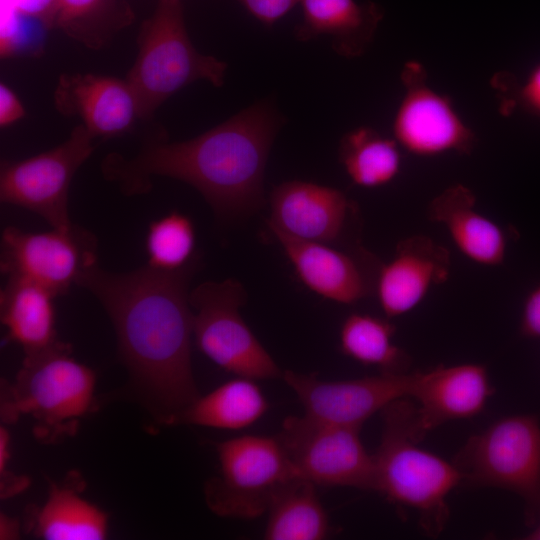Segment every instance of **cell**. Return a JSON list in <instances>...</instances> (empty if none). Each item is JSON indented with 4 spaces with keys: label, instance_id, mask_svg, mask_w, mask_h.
Wrapping results in <instances>:
<instances>
[{
    "label": "cell",
    "instance_id": "17",
    "mask_svg": "<svg viewBox=\"0 0 540 540\" xmlns=\"http://www.w3.org/2000/svg\"><path fill=\"white\" fill-rule=\"evenodd\" d=\"M450 271L449 250L432 238L414 235L401 240L376 274L374 292L386 318L412 311L435 286L448 280Z\"/></svg>",
    "mask_w": 540,
    "mask_h": 540
},
{
    "label": "cell",
    "instance_id": "20",
    "mask_svg": "<svg viewBox=\"0 0 540 540\" xmlns=\"http://www.w3.org/2000/svg\"><path fill=\"white\" fill-rule=\"evenodd\" d=\"M85 480L69 472L51 482L42 506L26 513L25 529L45 540H103L108 535V514L82 496Z\"/></svg>",
    "mask_w": 540,
    "mask_h": 540
},
{
    "label": "cell",
    "instance_id": "32",
    "mask_svg": "<svg viewBox=\"0 0 540 540\" xmlns=\"http://www.w3.org/2000/svg\"><path fill=\"white\" fill-rule=\"evenodd\" d=\"M25 107L6 83H0V127L6 128L24 118Z\"/></svg>",
    "mask_w": 540,
    "mask_h": 540
},
{
    "label": "cell",
    "instance_id": "9",
    "mask_svg": "<svg viewBox=\"0 0 540 540\" xmlns=\"http://www.w3.org/2000/svg\"><path fill=\"white\" fill-rule=\"evenodd\" d=\"M359 432L305 414L286 418L277 437L298 476L314 485L375 490L374 456Z\"/></svg>",
    "mask_w": 540,
    "mask_h": 540
},
{
    "label": "cell",
    "instance_id": "35",
    "mask_svg": "<svg viewBox=\"0 0 540 540\" xmlns=\"http://www.w3.org/2000/svg\"><path fill=\"white\" fill-rule=\"evenodd\" d=\"M20 524L7 515L1 514L0 517V538L16 539L19 536Z\"/></svg>",
    "mask_w": 540,
    "mask_h": 540
},
{
    "label": "cell",
    "instance_id": "16",
    "mask_svg": "<svg viewBox=\"0 0 540 540\" xmlns=\"http://www.w3.org/2000/svg\"><path fill=\"white\" fill-rule=\"evenodd\" d=\"M269 203L270 229L298 240L325 244L341 239L354 211L343 191L302 180L276 186Z\"/></svg>",
    "mask_w": 540,
    "mask_h": 540
},
{
    "label": "cell",
    "instance_id": "1",
    "mask_svg": "<svg viewBox=\"0 0 540 540\" xmlns=\"http://www.w3.org/2000/svg\"><path fill=\"white\" fill-rule=\"evenodd\" d=\"M195 257L176 271L149 266L125 273L98 263L77 284L97 298L115 329L119 356L135 397L157 424L175 425L198 392L191 363L189 284Z\"/></svg>",
    "mask_w": 540,
    "mask_h": 540
},
{
    "label": "cell",
    "instance_id": "14",
    "mask_svg": "<svg viewBox=\"0 0 540 540\" xmlns=\"http://www.w3.org/2000/svg\"><path fill=\"white\" fill-rule=\"evenodd\" d=\"M493 391L481 364L440 365L416 372L411 396L418 402L412 412L413 437L420 441L447 421L474 417L484 409Z\"/></svg>",
    "mask_w": 540,
    "mask_h": 540
},
{
    "label": "cell",
    "instance_id": "27",
    "mask_svg": "<svg viewBox=\"0 0 540 540\" xmlns=\"http://www.w3.org/2000/svg\"><path fill=\"white\" fill-rule=\"evenodd\" d=\"M395 326L387 319L353 313L340 330V349L348 357L380 372H407L410 358L394 342Z\"/></svg>",
    "mask_w": 540,
    "mask_h": 540
},
{
    "label": "cell",
    "instance_id": "11",
    "mask_svg": "<svg viewBox=\"0 0 540 540\" xmlns=\"http://www.w3.org/2000/svg\"><path fill=\"white\" fill-rule=\"evenodd\" d=\"M1 271L7 277L37 283L56 297L66 294L79 277L97 264V240L72 224L44 232L5 228L1 236Z\"/></svg>",
    "mask_w": 540,
    "mask_h": 540
},
{
    "label": "cell",
    "instance_id": "33",
    "mask_svg": "<svg viewBox=\"0 0 540 540\" xmlns=\"http://www.w3.org/2000/svg\"><path fill=\"white\" fill-rule=\"evenodd\" d=\"M521 334L540 339V285L527 296L521 315Z\"/></svg>",
    "mask_w": 540,
    "mask_h": 540
},
{
    "label": "cell",
    "instance_id": "29",
    "mask_svg": "<svg viewBox=\"0 0 540 540\" xmlns=\"http://www.w3.org/2000/svg\"><path fill=\"white\" fill-rule=\"evenodd\" d=\"M58 0H0V33L44 50L45 35L56 28Z\"/></svg>",
    "mask_w": 540,
    "mask_h": 540
},
{
    "label": "cell",
    "instance_id": "26",
    "mask_svg": "<svg viewBox=\"0 0 540 540\" xmlns=\"http://www.w3.org/2000/svg\"><path fill=\"white\" fill-rule=\"evenodd\" d=\"M134 20L127 0H58L56 28L92 50L105 47Z\"/></svg>",
    "mask_w": 540,
    "mask_h": 540
},
{
    "label": "cell",
    "instance_id": "36",
    "mask_svg": "<svg viewBox=\"0 0 540 540\" xmlns=\"http://www.w3.org/2000/svg\"><path fill=\"white\" fill-rule=\"evenodd\" d=\"M530 532L524 537L527 540H540V514L536 522L530 527Z\"/></svg>",
    "mask_w": 540,
    "mask_h": 540
},
{
    "label": "cell",
    "instance_id": "15",
    "mask_svg": "<svg viewBox=\"0 0 540 540\" xmlns=\"http://www.w3.org/2000/svg\"><path fill=\"white\" fill-rule=\"evenodd\" d=\"M63 116L75 117L95 138L129 132L141 120L136 95L126 78L94 73H63L53 92Z\"/></svg>",
    "mask_w": 540,
    "mask_h": 540
},
{
    "label": "cell",
    "instance_id": "3",
    "mask_svg": "<svg viewBox=\"0 0 540 540\" xmlns=\"http://www.w3.org/2000/svg\"><path fill=\"white\" fill-rule=\"evenodd\" d=\"M95 372L72 356L61 340L26 354L10 383L1 384V420H33L35 438L45 444L74 436L81 420L95 408Z\"/></svg>",
    "mask_w": 540,
    "mask_h": 540
},
{
    "label": "cell",
    "instance_id": "2",
    "mask_svg": "<svg viewBox=\"0 0 540 540\" xmlns=\"http://www.w3.org/2000/svg\"><path fill=\"white\" fill-rule=\"evenodd\" d=\"M284 118L269 101L258 102L189 140L147 139L133 157L108 154L101 173L126 196L148 193L155 176L185 182L215 214L231 220L264 204V174Z\"/></svg>",
    "mask_w": 540,
    "mask_h": 540
},
{
    "label": "cell",
    "instance_id": "34",
    "mask_svg": "<svg viewBox=\"0 0 540 540\" xmlns=\"http://www.w3.org/2000/svg\"><path fill=\"white\" fill-rule=\"evenodd\" d=\"M519 99L526 108L540 115V63L534 67L520 87Z\"/></svg>",
    "mask_w": 540,
    "mask_h": 540
},
{
    "label": "cell",
    "instance_id": "25",
    "mask_svg": "<svg viewBox=\"0 0 540 540\" xmlns=\"http://www.w3.org/2000/svg\"><path fill=\"white\" fill-rule=\"evenodd\" d=\"M400 149L394 138L362 126L342 137L339 158L355 185L378 188L391 183L399 175L402 166Z\"/></svg>",
    "mask_w": 540,
    "mask_h": 540
},
{
    "label": "cell",
    "instance_id": "21",
    "mask_svg": "<svg viewBox=\"0 0 540 540\" xmlns=\"http://www.w3.org/2000/svg\"><path fill=\"white\" fill-rule=\"evenodd\" d=\"M302 21L294 34L302 42L321 35L331 38L334 51L347 58L364 54L371 45L384 12L374 2L301 0Z\"/></svg>",
    "mask_w": 540,
    "mask_h": 540
},
{
    "label": "cell",
    "instance_id": "19",
    "mask_svg": "<svg viewBox=\"0 0 540 540\" xmlns=\"http://www.w3.org/2000/svg\"><path fill=\"white\" fill-rule=\"evenodd\" d=\"M427 215L444 226L457 249L472 262L494 267L504 261L507 240L503 230L477 210L476 196L465 185H451L434 197Z\"/></svg>",
    "mask_w": 540,
    "mask_h": 540
},
{
    "label": "cell",
    "instance_id": "18",
    "mask_svg": "<svg viewBox=\"0 0 540 540\" xmlns=\"http://www.w3.org/2000/svg\"><path fill=\"white\" fill-rule=\"evenodd\" d=\"M270 231L299 280L315 294L337 303L354 304L374 292L377 272L366 270L356 254L330 244L298 240L275 229Z\"/></svg>",
    "mask_w": 540,
    "mask_h": 540
},
{
    "label": "cell",
    "instance_id": "28",
    "mask_svg": "<svg viewBox=\"0 0 540 540\" xmlns=\"http://www.w3.org/2000/svg\"><path fill=\"white\" fill-rule=\"evenodd\" d=\"M195 229L186 215L172 211L153 221L148 228L145 247L148 265L163 271L187 266L196 256Z\"/></svg>",
    "mask_w": 540,
    "mask_h": 540
},
{
    "label": "cell",
    "instance_id": "22",
    "mask_svg": "<svg viewBox=\"0 0 540 540\" xmlns=\"http://www.w3.org/2000/svg\"><path fill=\"white\" fill-rule=\"evenodd\" d=\"M7 278L0 293V318L6 328V342L19 344L26 355L58 341L54 307L56 296L32 281Z\"/></svg>",
    "mask_w": 540,
    "mask_h": 540
},
{
    "label": "cell",
    "instance_id": "13",
    "mask_svg": "<svg viewBox=\"0 0 540 540\" xmlns=\"http://www.w3.org/2000/svg\"><path fill=\"white\" fill-rule=\"evenodd\" d=\"M416 372L387 373L341 381L285 371L282 378L296 393L305 414L327 422L361 427L392 402L411 398Z\"/></svg>",
    "mask_w": 540,
    "mask_h": 540
},
{
    "label": "cell",
    "instance_id": "30",
    "mask_svg": "<svg viewBox=\"0 0 540 540\" xmlns=\"http://www.w3.org/2000/svg\"><path fill=\"white\" fill-rule=\"evenodd\" d=\"M11 437L6 427L0 428V496L2 499L23 492L30 484L26 476H18L8 468Z\"/></svg>",
    "mask_w": 540,
    "mask_h": 540
},
{
    "label": "cell",
    "instance_id": "10",
    "mask_svg": "<svg viewBox=\"0 0 540 540\" xmlns=\"http://www.w3.org/2000/svg\"><path fill=\"white\" fill-rule=\"evenodd\" d=\"M95 139L78 124L65 141L52 149L19 161H2L1 202L39 215L51 228L70 227V185L93 153Z\"/></svg>",
    "mask_w": 540,
    "mask_h": 540
},
{
    "label": "cell",
    "instance_id": "23",
    "mask_svg": "<svg viewBox=\"0 0 540 540\" xmlns=\"http://www.w3.org/2000/svg\"><path fill=\"white\" fill-rule=\"evenodd\" d=\"M268 402L255 380L236 377L199 396L177 417L176 424L240 430L258 421Z\"/></svg>",
    "mask_w": 540,
    "mask_h": 540
},
{
    "label": "cell",
    "instance_id": "12",
    "mask_svg": "<svg viewBox=\"0 0 540 540\" xmlns=\"http://www.w3.org/2000/svg\"><path fill=\"white\" fill-rule=\"evenodd\" d=\"M404 87L392 121L393 138L399 147L418 157L469 154L475 134L452 101L427 82L423 66L407 62L401 72Z\"/></svg>",
    "mask_w": 540,
    "mask_h": 540
},
{
    "label": "cell",
    "instance_id": "7",
    "mask_svg": "<svg viewBox=\"0 0 540 540\" xmlns=\"http://www.w3.org/2000/svg\"><path fill=\"white\" fill-rule=\"evenodd\" d=\"M216 450L219 475L205 484L204 494L222 517L262 515L277 491L298 476L277 436L243 435L217 443Z\"/></svg>",
    "mask_w": 540,
    "mask_h": 540
},
{
    "label": "cell",
    "instance_id": "8",
    "mask_svg": "<svg viewBox=\"0 0 540 540\" xmlns=\"http://www.w3.org/2000/svg\"><path fill=\"white\" fill-rule=\"evenodd\" d=\"M245 297L242 284L231 278L207 281L190 290L196 346L213 363L237 377H282L278 365L240 314Z\"/></svg>",
    "mask_w": 540,
    "mask_h": 540
},
{
    "label": "cell",
    "instance_id": "31",
    "mask_svg": "<svg viewBox=\"0 0 540 540\" xmlns=\"http://www.w3.org/2000/svg\"><path fill=\"white\" fill-rule=\"evenodd\" d=\"M254 18L271 27L301 0H237Z\"/></svg>",
    "mask_w": 540,
    "mask_h": 540
},
{
    "label": "cell",
    "instance_id": "4",
    "mask_svg": "<svg viewBox=\"0 0 540 540\" xmlns=\"http://www.w3.org/2000/svg\"><path fill=\"white\" fill-rule=\"evenodd\" d=\"M413 408L402 398L381 411V442L373 455L375 490L394 504L414 509L422 531L435 537L447 524V497L462 476L454 463L417 445L411 429Z\"/></svg>",
    "mask_w": 540,
    "mask_h": 540
},
{
    "label": "cell",
    "instance_id": "5",
    "mask_svg": "<svg viewBox=\"0 0 540 540\" xmlns=\"http://www.w3.org/2000/svg\"><path fill=\"white\" fill-rule=\"evenodd\" d=\"M137 56L126 80L131 85L141 120L185 86L206 80L224 84L227 64L196 50L188 35L181 0H158L137 37Z\"/></svg>",
    "mask_w": 540,
    "mask_h": 540
},
{
    "label": "cell",
    "instance_id": "6",
    "mask_svg": "<svg viewBox=\"0 0 540 540\" xmlns=\"http://www.w3.org/2000/svg\"><path fill=\"white\" fill-rule=\"evenodd\" d=\"M454 464L462 481L506 489L525 503L531 527L540 514V422L533 415L501 418L473 435Z\"/></svg>",
    "mask_w": 540,
    "mask_h": 540
},
{
    "label": "cell",
    "instance_id": "24",
    "mask_svg": "<svg viewBox=\"0 0 540 540\" xmlns=\"http://www.w3.org/2000/svg\"><path fill=\"white\" fill-rule=\"evenodd\" d=\"M312 482L295 477L274 495L267 510V540H320L330 531L328 515Z\"/></svg>",
    "mask_w": 540,
    "mask_h": 540
}]
</instances>
